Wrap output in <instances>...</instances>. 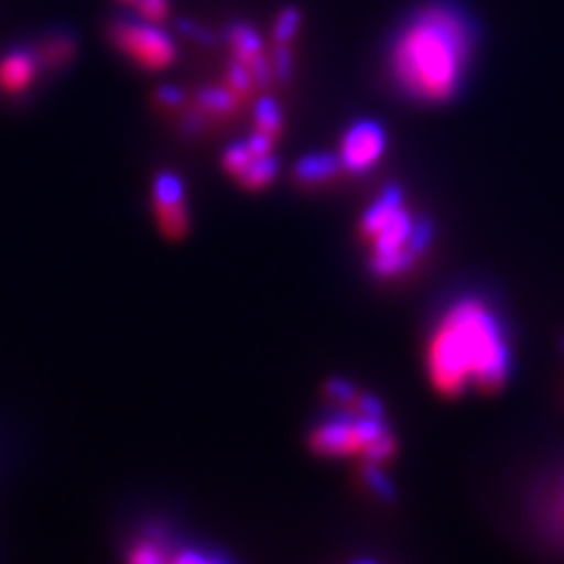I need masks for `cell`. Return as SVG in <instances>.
Wrapping results in <instances>:
<instances>
[{
    "label": "cell",
    "mask_w": 564,
    "mask_h": 564,
    "mask_svg": "<svg viewBox=\"0 0 564 564\" xmlns=\"http://www.w3.org/2000/svg\"><path fill=\"white\" fill-rule=\"evenodd\" d=\"M383 147L386 137L377 122H358L341 141V163L356 172L369 170L381 158Z\"/></svg>",
    "instance_id": "obj_6"
},
{
    "label": "cell",
    "mask_w": 564,
    "mask_h": 564,
    "mask_svg": "<svg viewBox=\"0 0 564 564\" xmlns=\"http://www.w3.org/2000/svg\"><path fill=\"white\" fill-rule=\"evenodd\" d=\"M362 238L375 247L372 269L388 278L408 271L431 240V226L412 221L402 207L400 191L388 188L362 217Z\"/></svg>",
    "instance_id": "obj_3"
},
{
    "label": "cell",
    "mask_w": 564,
    "mask_h": 564,
    "mask_svg": "<svg viewBox=\"0 0 564 564\" xmlns=\"http://www.w3.org/2000/svg\"><path fill=\"white\" fill-rule=\"evenodd\" d=\"M278 170V163L275 158L269 155H261V158H254V161L250 163V167H247L242 174H240V182L247 186V188H259V186H267L273 174Z\"/></svg>",
    "instance_id": "obj_11"
},
{
    "label": "cell",
    "mask_w": 564,
    "mask_h": 564,
    "mask_svg": "<svg viewBox=\"0 0 564 564\" xmlns=\"http://www.w3.org/2000/svg\"><path fill=\"white\" fill-rule=\"evenodd\" d=\"M329 393H332V398H337V400H350V398H356V391H352V388L346 383V381H332L329 383Z\"/></svg>",
    "instance_id": "obj_17"
},
{
    "label": "cell",
    "mask_w": 564,
    "mask_h": 564,
    "mask_svg": "<svg viewBox=\"0 0 564 564\" xmlns=\"http://www.w3.org/2000/svg\"><path fill=\"white\" fill-rule=\"evenodd\" d=\"M254 161V155H252V151H250V147L247 144H236V147H231L226 151V158H224V163H226V167H228V172H234V174H242L247 167H250V163Z\"/></svg>",
    "instance_id": "obj_13"
},
{
    "label": "cell",
    "mask_w": 564,
    "mask_h": 564,
    "mask_svg": "<svg viewBox=\"0 0 564 564\" xmlns=\"http://www.w3.org/2000/svg\"><path fill=\"white\" fill-rule=\"evenodd\" d=\"M294 26H296V12H288L285 14V20L280 22V26H278V39L282 41V39H290V33L294 31Z\"/></svg>",
    "instance_id": "obj_18"
},
{
    "label": "cell",
    "mask_w": 564,
    "mask_h": 564,
    "mask_svg": "<svg viewBox=\"0 0 564 564\" xmlns=\"http://www.w3.org/2000/svg\"><path fill=\"white\" fill-rule=\"evenodd\" d=\"M339 170V158H334L329 153L321 155H306L302 163L296 165V174L302 176L304 182H325L329 176Z\"/></svg>",
    "instance_id": "obj_10"
},
{
    "label": "cell",
    "mask_w": 564,
    "mask_h": 564,
    "mask_svg": "<svg viewBox=\"0 0 564 564\" xmlns=\"http://www.w3.org/2000/svg\"><path fill=\"white\" fill-rule=\"evenodd\" d=\"M113 43L120 52H126L130 59L139 66L158 70L172 64L174 59V45L163 31L153 29L149 22H116L111 29Z\"/></svg>",
    "instance_id": "obj_5"
},
{
    "label": "cell",
    "mask_w": 564,
    "mask_h": 564,
    "mask_svg": "<svg viewBox=\"0 0 564 564\" xmlns=\"http://www.w3.org/2000/svg\"><path fill=\"white\" fill-rule=\"evenodd\" d=\"M74 55V43L68 39H55V41H47L41 50V59L47 64H62L64 59H68Z\"/></svg>",
    "instance_id": "obj_14"
},
{
    "label": "cell",
    "mask_w": 564,
    "mask_h": 564,
    "mask_svg": "<svg viewBox=\"0 0 564 564\" xmlns=\"http://www.w3.org/2000/svg\"><path fill=\"white\" fill-rule=\"evenodd\" d=\"M429 375L445 395L499 388L510 367L503 325L480 299H462L440 317L429 344Z\"/></svg>",
    "instance_id": "obj_1"
},
{
    "label": "cell",
    "mask_w": 564,
    "mask_h": 564,
    "mask_svg": "<svg viewBox=\"0 0 564 564\" xmlns=\"http://www.w3.org/2000/svg\"><path fill=\"white\" fill-rule=\"evenodd\" d=\"M470 50L466 17L447 3L426 6L398 33L391 52L393 78L414 99L445 101L464 78Z\"/></svg>",
    "instance_id": "obj_2"
},
{
    "label": "cell",
    "mask_w": 564,
    "mask_h": 564,
    "mask_svg": "<svg viewBox=\"0 0 564 564\" xmlns=\"http://www.w3.org/2000/svg\"><path fill=\"white\" fill-rule=\"evenodd\" d=\"M257 122H259V130L257 132H263V134H269V137H273L280 130V111H278L275 101H271V99H261L259 101Z\"/></svg>",
    "instance_id": "obj_12"
},
{
    "label": "cell",
    "mask_w": 564,
    "mask_h": 564,
    "mask_svg": "<svg viewBox=\"0 0 564 564\" xmlns=\"http://www.w3.org/2000/svg\"><path fill=\"white\" fill-rule=\"evenodd\" d=\"M35 68H39V62L29 52H10L0 59V90L6 95L24 93L35 78Z\"/></svg>",
    "instance_id": "obj_9"
},
{
    "label": "cell",
    "mask_w": 564,
    "mask_h": 564,
    "mask_svg": "<svg viewBox=\"0 0 564 564\" xmlns=\"http://www.w3.org/2000/svg\"><path fill=\"white\" fill-rule=\"evenodd\" d=\"M139 14L144 17V22L158 24L167 17V0H137Z\"/></svg>",
    "instance_id": "obj_15"
},
{
    "label": "cell",
    "mask_w": 564,
    "mask_h": 564,
    "mask_svg": "<svg viewBox=\"0 0 564 564\" xmlns=\"http://www.w3.org/2000/svg\"><path fill=\"white\" fill-rule=\"evenodd\" d=\"M367 478H369V485H372V489H377L379 494H383L386 499L393 497L391 485L386 482V478H383V475H381L377 468H369V470H367Z\"/></svg>",
    "instance_id": "obj_16"
},
{
    "label": "cell",
    "mask_w": 564,
    "mask_h": 564,
    "mask_svg": "<svg viewBox=\"0 0 564 564\" xmlns=\"http://www.w3.org/2000/svg\"><path fill=\"white\" fill-rule=\"evenodd\" d=\"M155 215L161 228L170 238H182L186 234V207L182 182L174 174L165 172L155 180Z\"/></svg>",
    "instance_id": "obj_7"
},
{
    "label": "cell",
    "mask_w": 564,
    "mask_h": 564,
    "mask_svg": "<svg viewBox=\"0 0 564 564\" xmlns=\"http://www.w3.org/2000/svg\"><path fill=\"white\" fill-rule=\"evenodd\" d=\"M536 518L543 534L564 549V466L539 491Z\"/></svg>",
    "instance_id": "obj_8"
},
{
    "label": "cell",
    "mask_w": 564,
    "mask_h": 564,
    "mask_svg": "<svg viewBox=\"0 0 564 564\" xmlns=\"http://www.w3.org/2000/svg\"><path fill=\"white\" fill-rule=\"evenodd\" d=\"M386 429L379 423V416L362 414L358 419L337 416L313 433V449L317 454H350L365 452L369 445L379 440Z\"/></svg>",
    "instance_id": "obj_4"
}]
</instances>
